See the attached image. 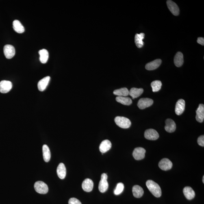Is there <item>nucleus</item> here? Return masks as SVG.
I'll list each match as a JSON object with an SVG mask.
<instances>
[{"mask_svg":"<svg viewBox=\"0 0 204 204\" xmlns=\"http://www.w3.org/2000/svg\"><path fill=\"white\" fill-rule=\"evenodd\" d=\"M146 186L150 191L156 197H159L161 196V190L160 186L155 182L149 180L146 181Z\"/></svg>","mask_w":204,"mask_h":204,"instance_id":"obj_1","label":"nucleus"},{"mask_svg":"<svg viewBox=\"0 0 204 204\" xmlns=\"http://www.w3.org/2000/svg\"><path fill=\"white\" fill-rule=\"evenodd\" d=\"M115 121L119 127L123 129H127L130 127L131 122L128 118L123 116H116Z\"/></svg>","mask_w":204,"mask_h":204,"instance_id":"obj_2","label":"nucleus"},{"mask_svg":"<svg viewBox=\"0 0 204 204\" xmlns=\"http://www.w3.org/2000/svg\"><path fill=\"white\" fill-rule=\"evenodd\" d=\"M34 188L36 191L40 194H47L49 191L47 185L42 181H36L35 183Z\"/></svg>","mask_w":204,"mask_h":204,"instance_id":"obj_3","label":"nucleus"},{"mask_svg":"<svg viewBox=\"0 0 204 204\" xmlns=\"http://www.w3.org/2000/svg\"><path fill=\"white\" fill-rule=\"evenodd\" d=\"M107 174L103 173L101 176V180H100L98 188L100 192L104 193L108 190L109 184L107 181Z\"/></svg>","mask_w":204,"mask_h":204,"instance_id":"obj_4","label":"nucleus"},{"mask_svg":"<svg viewBox=\"0 0 204 204\" xmlns=\"http://www.w3.org/2000/svg\"><path fill=\"white\" fill-rule=\"evenodd\" d=\"M12 84L8 81L3 80L0 82V92L6 94L10 91L12 88Z\"/></svg>","mask_w":204,"mask_h":204,"instance_id":"obj_5","label":"nucleus"},{"mask_svg":"<svg viewBox=\"0 0 204 204\" xmlns=\"http://www.w3.org/2000/svg\"><path fill=\"white\" fill-rule=\"evenodd\" d=\"M153 103V100L148 98H142L139 100L138 105L139 109H144L151 106Z\"/></svg>","mask_w":204,"mask_h":204,"instance_id":"obj_6","label":"nucleus"},{"mask_svg":"<svg viewBox=\"0 0 204 204\" xmlns=\"http://www.w3.org/2000/svg\"><path fill=\"white\" fill-rule=\"evenodd\" d=\"M144 137L148 140H155L159 138V135L155 130L148 129L146 130L144 132Z\"/></svg>","mask_w":204,"mask_h":204,"instance_id":"obj_7","label":"nucleus"},{"mask_svg":"<svg viewBox=\"0 0 204 204\" xmlns=\"http://www.w3.org/2000/svg\"><path fill=\"white\" fill-rule=\"evenodd\" d=\"M146 152V150L143 148H137L133 151V156L136 160H141L145 157Z\"/></svg>","mask_w":204,"mask_h":204,"instance_id":"obj_8","label":"nucleus"},{"mask_svg":"<svg viewBox=\"0 0 204 204\" xmlns=\"http://www.w3.org/2000/svg\"><path fill=\"white\" fill-rule=\"evenodd\" d=\"M3 52L5 57L8 59H12L15 54V50L13 46L11 45H5L3 48Z\"/></svg>","mask_w":204,"mask_h":204,"instance_id":"obj_9","label":"nucleus"},{"mask_svg":"<svg viewBox=\"0 0 204 204\" xmlns=\"http://www.w3.org/2000/svg\"><path fill=\"white\" fill-rule=\"evenodd\" d=\"M172 163L169 159L166 158H163L159 161L158 166L159 168L163 170H169L172 168Z\"/></svg>","mask_w":204,"mask_h":204,"instance_id":"obj_10","label":"nucleus"},{"mask_svg":"<svg viewBox=\"0 0 204 204\" xmlns=\"http://www.w3.org/2000/svg\"><path fill=\"white\" fill-rule=\"evenodd\" d=\"M185 102L183 99H180L178 100L176 103L175 112L178 115H180L183 114L185 110Z\"/></svg>","mask_w":204,"mask_h":204,"instance_id":"obj_11","label":"nucleus"},{"mask_svg":"<svg viewBox=\"0 0 204 204\" xmlns=\"http://www.w3.org/2000/svg\"><path fill=\"white\" fill-rule=\"evenodd\" d=\"M167 4L169 9L172 14L176 16L179 15L180 12L179 8L175 3L169 0L167 1Z\"/></svg>","mask_w":204,"mask_h":204,"instance_id":"obj_12","label":"nucleus"},{"mask_svg":"<svg viewBox=\"0 0 204 204\" xmlns=\"http://www.w3.org/2000/svg\"><path fill=\"white\" fill-rule=\"evenodd\" d=\"M165 129L168 132L172 133L175 131L176 125L175 122L171 119H168L166 120Z\"/></svg>","mask_w":204,"mask_h":204,"instance_id":"obj_13","label":"nucleus"},{"mask_svg":"<svg viewBox=\"0 0 204 204\" xmlns=\"http://www.w3.org/2000/svg\"><path fill=\"white\" fill-rule=\"evenodd\" d=\"M82 186L85 191L90 192L92 191L94 188L93 181L89 179H86L83 181Z\"/></svg>","mask_w":204,"mask_h":204,"instance_id":"obj_14","label":"nucleus"},{"mask_svg":"<svg viewBox=\"0 0 204 204\" xmlns=\"http://www.w3.org/2000/svg\"><path fill=\"white\" fill-rule=\"evenodd\" d=\"M50 79H51V77L49 76H47L39 81L38 84V89L40 91L43 92L46 89L49 84Z\"/></svg>","mask_w":204,"mask_h":204,"instance_id":"obj_15","label":"nucleus"},{"mask_svg":"<svg viewBox=\"0 0 204 204\" xmlns=\"http://www.w3.org/2000/svg\"><path fill=\"white\" fill-rule=\"evenodd\" d=\"M196 119L199 122H202L204 119V105L200 104L196 110Z\"/></svg>","mask_w":204,"mask_h":204,"instance_id":"obj_16","label":"nucleus"},{"mask_svg":"<svg viewBox=\"0 0 204 204\" xmlns=\"http://www.w3.org/2000/svg\"><path fill=\"white\" fill-rule=\"evenodd\" d=\"M112 147V143L110 141L106 140H104L100 144L99 149L102 153H105L109 151Z\"/></svg>","mask_w":204,"mask_h":204,"instance_id":"obj_17","label":"nucleus"},{"mask_svg":"<svg viewBox=\"0 0 204 204\" xmlns=\"http://www.w3.org/2000/svg\"><path fill=\"white\" fill-rule=\"evenodd\" d=\"M162 62L160 59H157L148 63L146 65L145 68L148 70H153L157 69L159 67Z\"/></svg>","mask_w":204,"mask_h":204,"instance_id":"obj_18","label":"nucleus"},{"mask_svg":"<svg viewBox=\"0 0 204 204\" xmlns=\"http://www.w3.org/2000/svg\"><path fill=\"white\" fill-rule=\"evenodd\" d=\"M57 173L59 178L64 179L66 175V169L65 165L63 163H60L57 169Z\"/></svg>","mask_w":204,"mask_h":204,"instance_id":"obj_19","label":"nucleus"},{"mask_svg":"<svg viewBox=\"0 0 204 204\" xmlns=\"http://www.w3.org/2000/svg\"><path fill=\"white\" fill-rule=\"evenodd\" d=\"M183 193L187 199L191 200L194 198L195 196V192L190 187H185L183 190Z\"/></svg>","mask_w":204,"mask_h":204,"instance_id":"obj_20","label":"nucleus"},{"mask_svg":"<svg viewBox=\"0 0 204 204\" xmlns=\"http://www.w3.org/2000/svg\"><path fill=\"white\" fill-rule=\"evenodd\" d=\"M174 62L176 66L180 67L183 65L184 62L183 55L180 52H178L175 55Z\"/></svg>","mask_w":204,"mask_h":204,"instance_id":"obj_21","label":"nucleus"},{"mask_svg":"<svg viewBox=\"0 0 204 204\" xmlns=\"http://www.w3.org/2000/svg\"><path fill=\"white\" fill-rule=\"evenodd\" d=\"M143 89L142 88L138 89L132 88L129 91V94L133 99H135L140 96L143 92Z\"/></svg>","mask_w":204,"mask_h":204,"instance_id":"obj_22","label":"nucleus"},{"mask_svg":"<svg viewBox=\"0 0 204 204\" xmlns=\"http://www.w3.org/2000/svg\"><path fill=\"white\" fill-rule=\"evenodd\" d=\"M13 28L16 32L22 33L25 31L24 27L18 20H15L13 22Z\"/></svg>","mask_w":204,"mask_h":204,"instance_id":"obj_23","label":"nucleus"},{"mask_svg":"<svg viewBox=\"0 0 204 204\" xmlns=\"http://www.w3.org/2000/svg\"><path fill=\"white\" fill-rule=\"evenodd\" d=\"M144 33H141L140 34H136L135 37V42L137 47L138 48H142L144 45L143 39L144 38Z\"/></svg>","mask_w":204,"mask_h":204,"instance_id":"obj_24","label":"nucleus"},{"mask_svg":"<svg viewBox=\"0 0 204 204\" xmlns=\"http://www.w3.org/2000/svg\"><path fill=\"white\" fill-rule=\"evenodd\" d=\"M40 55V61L43 64H45L47 62L49 57V54L47 50L43 49L39 51Z\"/></svg>","mask_w":204,"mask_h":204,"instance_id":"obj_25","label":"nucleus"},{"mask_svg":"<svg viewBox=\"0 0 204 204\" xmlns=\"http://www.w3.org/2000/svg\"><path fill=\"white\" fill-rule=\"evenodd\" d=\"M132 192L133 196L135 197L139 198L142 197L144 194L143 189L138 185H135L132 188Z\"/></svg>","mask_w":204,"mask_h":204,"instance_id":"obj_26","label":"nucleus"},{"mask_svg":"<svg viewBox=\"0 0 204 204\" xmlns=\"http://www.w3.org/2000/svg\"><path fill=\"white\" fill-rule=\"evenodd\" d=\"M42 152L44 161L48 162L51 158V153L49 147L46 144H44L42 147Z\"/></svg>","mask_w":204,"mask_h":204,"instance_id":"obj_27","label":"nucleus"},{"mask_svg":"<svg viewBox=\"0 0 204 204\" xmlns=\"http://www.w3.org/2000/svg\"><path fill=\"white\" fill-rule=\"evenodd\" d=\"M116 100L118 103L124 105H130L132 103V100L130 98L125 96H117Z\"/></svg>","mask_w":204,"mask_h":204,"instance_id":"obj_28","label":"nucleus"},{"mask_svg":"<svg viewBox=\"0 0 204 204\" xmlns=\"http://www.w3.org/2000/svg\"><path fill=\"white\" fill-rule=\"evenodd\" d=\"M114 94L118 96H125L129 95V91L126 88H122L114 91Z\"/></svg>","mask_w":204,"mask_h":204,"instance_id":"obj_29","label":"nucleus"},{"mask_svg":"<svg viewBox=\"0 0 204 204\" xmlns=\"http://www.w3.org/2000/svg\"><path fill=\"white\" fill-rule=\"evenodd\" d=\"M162 83L161 81L158 80H156L153 82L151 83V86L153 89V92H157L160 90Z\"/></svg>","mask_w":204,"mask_h":204,"instance_id":"obj_30","label":"nucleus"},{"mask_svg":"<svg viewBox=\"0 0 204 204\" xmlns=\"http://www.w3.org/2000/svg\"><path fill=\"white\" fill-rule=\"evenodd\" d=\"M124 189V185L122 183H120L117 184L116 188L114 191V194L115 195H119L123 191Z\"/></svg>","mask_w":204,"mask_h":204,"instance_id":"obj_31","label":"nucleus"},{"mask_svg":"<svg viewBox=\"0 0 204 204\" xmlns=\"http://www.w3.org/2000/svg\"><path fill=\"white\" fill-rule=\"evenodd\" d=\"M68 204H82L80 201L77 198H72L68 201Z\"/></svg>","mask_w":204,"mask_h":204,"instance_id":"obj_32","label":"nucleus"},{"mask_svg":"<svg viewBox=\"0 0 204 204\" xmlns=\"http://www.w3.org/2000/svg\"><path fill=\"white\" fill-rule=\"evenodd\" d=\"M198 143L200 146L204 147V135L198 137L197 140Z\"/></svg>","mask_w":204,"mask_h":204,"instance_id":"obj_33","label":"nucleus"},{"mask_svg":"<svg viewBox=\"0 0 204 204\" xmlns=\"http://www.w3.org/2000/svg\"><path fill=\"white\" fill-rule=\"evenodd\" d=\"M197 43L201 44L202 46L204 45V39L203 38L201 37H199L197 39Z\"/></svg>","mask_w":204,"mask_h":204,"instance_id":"obj_34","label":"nucleus"},{"mask_svg":"<svg viewBox=\"0 0 204 204\" xmlns=\"http://www.w3.org/2000/svg\"><path fill=\"white\" fill-rule=\"evenodd\" d=\"M204 176H203V183H204Z\"/></svg>","mask_w":204,"mask_h":204,"instance_id":"obj_35","label":"nucleus"}]
</instances>
